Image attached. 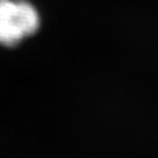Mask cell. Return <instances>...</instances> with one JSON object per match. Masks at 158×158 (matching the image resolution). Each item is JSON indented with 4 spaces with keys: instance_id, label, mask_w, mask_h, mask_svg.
Returning <instances> with one entry per match:
<instances>
[{
    "instance_id": "6da1fadb",
    "label": "cell",
    "mask_w": 158,
    "mask_h": 158,
    "mask_svg": "<svg viewBox=\"0 0 158 158\" xmlns=\"http://www.w3.org/2000/svg\"><path fill=\"white\" fill-rule=\"evenodd\" d=\"M41 25L38 9L28 0H0V45L15 46Z\"/></svg>"
}]
</instances>
